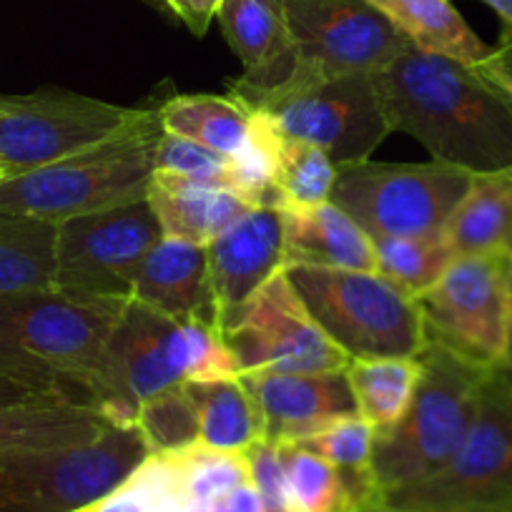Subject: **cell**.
I'll return each instance as SVG.
<instances>
[{"label":"cell","mask_w":512,"mask_h":512,"mask_svg":"<svg viewBox=\"0 0 512 512\" xmlns=\"http://www.w3.org/2000/svg\"><path fill=\"white\" fill-rule=\"evenodd\" d=\"M229 96L267 118L279 134L322 149L334 166L367 161L392 134L372 73L292 76L272 91L231 86Z\"/></svg>","instance_id":"8992f818"},{"label":"cell","mask_w":512,"mask_h":512,"mask_svg":"<svg viewBox=\"0 0 512 512\" xmlns=\"http://www.w3.org/2000/svg\"><path fill=\"white\" fill-rule=\"evenodd\" d=\"M149 457L136 425L91 442L0 455V512H76L108 495Z\"/></svg>","instance_id":"ba28073f"},{"label":"cell","mask_w":512,"mask_h":512,"mask_svg":"<svg viewBox=\"0 0 512 512\" xmlns=\"http://www.w3.org/2000/svg\"><path fill=\"white\" fill-rule=\"evenodd\" d=\"M164 236L149 196L56 224V282L73 299H126L146 254Z\"/></svg>","instance_id":"7c38bea8"},{"label":"cell","mask_w":512,"mask_h":512,"mask_svg":"<svg viewBox=\"0 0 512 512\" xmlns=\"http://www.w3.org/2000/svg\"><path fill=\"white\" fill-rule=\"evenodd\" d=\"M56 224L0 211V299L53 292Z\"/></svg>","instance_id":"4316f807"},{"label":"cell","mask_w":512,"mask_h":512,"mask_svg":"<svg viewBox=\"0 0 512 512\" xmlns=\"http://www.w3.org/2000/svg\"><path fill=\"white\" fill-rule=\"evenodd\" d=\"M487 8H492L500 18V43L497 46H512V0H480Z\"/></svg>","instance_id":"f35d334b"},{"label":"cell","mask_w":512,"mask_h":512,"mask_svg":"<svg viewBox=\"0 0 512 512\" xmlns=\"http://www.w3.org/2000/svg\"><path fill=\"white\" fill-rule=\"evenodd\" d=\"M164 3L194 36H206L224 0H164Z\"/></svg>","instance_id":"74e56055"},{"label":"cell","mask_w":512,"mask_h":512,"mask_svg":"<svg viewBox=\"0 0 512 512\" xmlns=\"http://www.w3.org/2000/svg\"><path fill=\"white\" fill-rule=\"evenodd\" d=\"M76 512H189L169 455H149L118 487Z\"/></svg>","instance_id":"4dcf8cb0"},{"label":"cell","mask_w":512,"mask_h":512,"mask_svg":"<svg viewBox=\"0 0 512 512\" xmlns=\"http://www.w3.org/2000/svg\"><path fill=\"white\" fill-rule=\"evenodd\" d=\"M292 512H352L339 472L302 445H279Z\"/></svg>","instance_id":"1f68e13d"},{"label":"cell","mask_w":512,"mask_h":512,"mask_svg":"<svg viewBox=\"0 0 512 512\" xmlns=\"http://www.w3.org/2000/svg\"><path fill=\"white\" fill-rule=\"evenodd\" d=\"M264 417V440L292 445L342 417L357 415L347 372L241 377Z\"/></svg>","instance_id":"e0dca14e"},{"label":"cell","mask_w":512,"mask_h":512,"mask_svg":"<svg viewBox=\"0 0 512 512\" xmlns=\"http://www.w3.org/2000/svg\"><path fill=\"white\" fill-rule=\"evenodd\" d=\"M219 324L284 272L282 211L254 206L206 244Z\"/></svg>","instance_id":"2e32d148"},{"label":"cell","mask_w":512,"mask_h":512,"mask_svg":"<svg viewBox=\"0 0 512 512\" xmlns=\"http://www.w3.org/2000/svg\"><path fill=\"white\" fill-rule=\"evenodd\" d=\"M149 201L164 236L209 244L229 224L254 206L226 186L201 184L181 176L159 174L149 184Z\"/></svg>","instance_id":"44dd1931"},{"label":"cell","mask_w":512,"mask_h":512,"mask_svg":"<svg viewBox=\"0 0 512 512\" xmlns=\"http://www.w3.org/2000/svg\"><path fill=\"white\" fill-rule=\"evenodd\" d=\"M502 382L507 384L512 390V314H510V329H507V344H505V354H502V362L500 367L492 369Z\"/></svg>","instance_id":"60d3db41"},{"label":"cell","mask_w":512,"mask_h":512,"mask_svg":"<svg viewBox=\"0 0 512 512\" xmlns=\"http://www.w3.org/2000/svg\"><path fill=\"white\" fill-rule=\"evenodd\" d=\"M470 171L440 164L337 166L332 196L372 239L382 236H442L447 219L467 194Z\"/></svg>","instance_id":"9c48e42d"},{"label":"cell","mask_w":512,"mask_h":512,"mask_svg":"<svg viewBox=\"0 0 512 512\" xmlns=\"http://www.w3.org/2000/svg\"><path fill=\"white\" fill-rule=\"evenodd\" d=\"M199 415V442L216 452H246L264 440V417L239 374L184 382Z\"/></svg>","instance_id":"cb8c5ba5"},{"label":"cell","mask_w":512,"mask_h":512,"mask_svg":"<svg viewBox=\"0 0 512 512\" xmlns=\"http://www.w3.org/2000/svg\"><path fill=\"white\" fill-rule=\"evenodd\" d=\"M134 425L144 437L149 455H169L199 442V415L184 384L141 402Z\"/></svg>","instance_id":"d6a6232c"},{"label":"cell","mask_w":512,"mask_h":512,"mask_svg":"<svg viewBox=\"0 0 512 512\" xmlns=\"http://www.w3.org/2000/svg\"><path fill=\"white\" fill-rule=\"evenodd\" d=\"M284 267H327L377 272L374 241L337 204L282 211Z\"/></svg>","instance_id":"ffe728a7"},{"label":"cell","mask_w":512,"mask_h":512,"mask_svg":"<svg viewBox=\"0 0 512 512\" xmlns=\"http://www.w3.org/2000/svg\"><path fill=\"white\" fill-rule=\"evenodd\" d=\"M108 425L101 412L78 402H8L0 405V455L83 445Z\"/></svg>","instance_id":"7402d4cb"},{"label":"cell","mask_w":512,"mask_h":512,"mask_svg":"<svg viewBox=\"0 0 512 512\" xmlns=\"http://www.w3.org/2000/svg\"><path fill=\"white\" fill-rule=\"evenodd\" d=\"M131 299L174 319H199L219 327L204 244L161 236L141 264Z\"/></svg>","instance_id":"d6986e66"},{"label":"cell","mask_w":512,"mask_h":512,"mask_svg":"<svg viewBox=\"0 0 512 512\" xmlns=\"http://www.w3.org/2000/svg\"><path fill=\"white\" fill-rule=\"evenodd\" d=\"M372 241L379 277L412 299L422 297L455 259L445 236H382Z\"/></svg>","instance_id":"f546056e"},{"label":"cell","mask_w":512,"mask_h":512,"mask_svg":"<svg viewBox=\"0 0 512 512\" xmlns=\"http://www.w3.org/2000/svg\"><path fill=\"white\" fill-rule=\"evenodd\" d=\"M126 302L73 299L56 289L3 297L0 374L48 400L98 410L108 337Z\"/></svg>","instance_id":"7a4b0ae2"},{"label":"cell","mask_w":512,"mask_h":512,"mask_svg":"<svg viewBox=\"0 0 512 512\" xmlns=\"http://www.w3.org/2000/svg\"><path fill=\"white\" fill-rule=\"evenodd\" d=\"M334 179L337 166L322 149L279 134L272 174V209L327 204Z\"/></svg>","instance_id":"f1b7e54d"},{"label":"cell","mask_w":512,"mask_h":512,"mask_svg":"<svg viewBox=\"0 0 512 512\" xmlns=\"http://www.w3.org/2000/svg\"><path fill=\"white\" fill-rule=\"evenodd\" d=\"M384 502L400 512L512 507V390L487 374L475 422L442 470L387 492Z\"/></svg>","instance_id":"8fae6325"},{"label":"cell","mask_w":512,"mask_h":512,"mask_svg":"<svg viewBox=\"0 0 512 512\" xmlns=\"http://www.w3.org/2000/svg\"><path fill=\"white\" fill-rule=\"evenodd\" d=\"M249 475L256 492L262 497L264 512H292L289 510L287 472H284L282 452L274 442L262 440L246 450Z\"/></svg>","instance_id":"e575fe53"},{"label":"cell","mask_w":512,"mask_h":512,"mask_svg":"<svg viewBox=\"0 0 512 512\" xmlns=\"http://www.w3.org/2000/svg\"><path fill=\"white\" fill-rule=\"evenodd\" d=\"M420 357H369L347 364L357 415L374 432L395 427L410 407L420 379Z\"/></svg>","instance_id":"83f0119b"},{"label":"cell","mask_w":512,"mask_h":512,"mask_svg":"<svg viewBox=\"0 0 512 512\" xmlns=\"http://www.w3.org/2000/svg\"><path fill=\"white\" fill-rule=\"evenodd\" d=\"M302 78L377 73L410 38L367 0H282Z\"/></svg>","instance_id":"9a60e30c"},{"label":"cell","mask_w":512,"mask_h":512,"mask_svg":"<svg viewBox=\"0 0 512 512\" xmlns=\"http://www.w3.org/2000/svg\"><path fill=\"white\" fill-rule=\"evenodd\" d=\"M139 108L71 91L0 93V161L11 176L88 149L134 121Z\"/></svg>","instance_id":"5bb4252c"},{"label":"cell","mask_w":512,"mask_h":512,"mask_svg":"<svg viewBox=\"0 0 512 512\" xmlns=\"http://www.w3.org/2000/svg\"><path fill=\"white\" fill-rule=\"evenodd\" d=\"M307 312L347 359L417 357L425 349L420 307L377 272L284 267Z\"/></svg>","instance_id":"52a82bcc"},{"label":"cell","mask_w":512,"mask_h":512,"mask_svg":"<svg viewBox=\"0 0 512 512\" xmlns=\"http://www.w3.org/2000/svg\"><path fill=\"white\" fill-rule=\"evenodd\" d=\"M6 179H11V171H8L6 164L0 161V184H3V181H6Z\"/></svg>","instance_id":"ee69618b"},{"label":"cell","mask_w":512,"mask_h":512,"mask_svg":"<svg viewBox=\"0 0 512 512\" xmlns=\"http://www.w3.org/2000/svg\"><path fill=\"white\" fill-rule=\"evenodd\" d=\"M166 134L184 136L221 156H236L254 136L256 116L234 96H174L159 106Z\"/></svg>","instance_id":"d4e9b609"},{"label":"cell","mask_w":512,"mask_h":512,"mask_svg":"<svg viewBox=\"0 0 512 512\" xmlns=\"http://www.w3.org/2000/svg\"><path fill=\"white\" fill-rule=\"evenodd\" d=\"M239 377L344 372L347 354L322 332L279 272L219 324Z\"/></svg>","instance_id":"4fadbf2b"},{"label":"cell","mask_w":512,"mask_h":512,"mask_svg":"<svg viewBox=\"0 0 512 512\" xmlns=\"http://www.w3.org/2000/svg\"><path fill=\"white\" fill-rule=\"evenodd\" d=\"M392 134L470 174L512 166V113L475 66L410 46L372 73Z\"/></svg>","instance_id":"6da1fadb"},{"label":"cell","mask_w":512,"mask_h":512,"mask_svg":"<svg viewBox=\"0 0 512 512\" xmlns=\"http://www.w3.org/2000/svg\"><path fill=\"white\" fill-rule=\"evenodd\" d=\"M156 171L229 189V156H221L196 141L166 131L161 134L159 151H156Z\"/></svg>","instance_id":"836d02e7"},{"label":"cell","mask_w":512,"mask_h":512,"mask_svg":"<svg viewBox=\"0 0 512 512\" xmlns=\"http://www.w3.org/2000/svg\"><path fill=\"white\" fill-rule=\"evenodd\" d=\"M415 302L427 342L492 372L500 367L510 329L512 256H455Z\"/></svg>","instance_id":"30bf717a"},{"label":"cell","mask_w":512,"mask_h":512,"mask_svg":"<svg viewBox=\"0 0 512 512\" xmlns=\"http://www.w3.org/2000/svg\"><path fill=\"white\" fill-rule=\"evenodd\" d=\"M410 407L395 427L374 432V475L382 492L435 475L460 450L475 422L487 369L427 342Z\"/></svg>","instance_id":"5b68a950"},{"label":"cell","mask_w":512,"mask_h":512,"mask_svg":"<svg viewBox=\"0 0 512 512\" xmlns=\"http://www.w3.org/2000/svg\"><path fill=\"white\" fill-rule=\"evenodd\" d=\"M442 236L455 256H512V166L472 176Z\"/></svg>","instance_id":"603a6c76"},{"label":"cell","mask_w":512,"mask_h":512,"mask_svg":"<svg viewBox=\"0 0 512 512\" xmlns=\"http://www.w3.org/2000/svg\"><path fill=\"white\" fill-rule=\"evenodd\" d=\"M31 400H48V397L36 395V392H31L28 387H23V384L13 382V379L0 374V405H8V402H31Z\"/></svg>","instance_id":"ab89813d"},{"label":"cell","mask_w":512,"mask_h":512,"mask_svg":"<svg viewBox=\"0 0 512 512\" xmlns=\"http://www.w3.org/2000/svg\"><path fill=\"white\" fill-rule=\"evenodd\" d=\"M236 362L219 327L174 319L128 299L108 337L98 412L111 425L131 427L141 402L194 379L234 377Z\"/></svg>","instance_id":"3957f363"},{"label":"cell","mask_w":512,"mask_h":512,"mask_svg":"<svg viewBox=\"0 0 512 512\" xmlns=\"http://www.w3.org/2000/svg\"><path fill=\"white\" fill-rule=\"evenodd\" d=\"M161 134L159 108H139L134 121L108 139L3 181L0 211L61 224L144 199L154 179Z\"/></svg>","instance_id":"277c9868"},{"label":"cell","mask_w":512,"mask_h":512,"mask_svg":"<svg viewBox=\"0 0 512 512\" xmlns=\"http://www.w3.org/2000/svg\"><path fill=\"white\" fill-rule=\"evenodd\" d=\"M412 46L477 66L492 48L477 38L450 0H367Z\"/></svg>","instance_id":"484cf974"},{"label":"cell","mask_w":512,"mask_h":512,"mask_svg":"<svg viewBox=\"0 0 512 512\" xmlns=\"http://www.w3.org/2000/svg\"><path fill=\"white\" fill-rule=\"evenodd\" d=\"M189 512H264V507L254 482L249 480L209 500L189 502Z\"/></svg>","instance_id":"d590c367"},{"label":"cell","mask_w":512,"mask_h":512,"mask_svg":"<svg viewBox=\"0 0 512 512\" xmlns=\"http://www.w3.org/2000/svg\"><path fill=\"white\" fill-rule=\"evenodd\" d=\"M359 512H400V510L390 507L387 502H377V505H369V507H364V510H359Z\"/></svg>","instance_id":"7bdbcfd3"},{"label":"cell","mask_w":512,"mask_h":512,"mask_svg":"<svg viewBox=\"0 0 512 512\" xmlns=\"http://www.w3.org/2000/svg\"><path fill=\"white\" fill-rule=\"evenodd\" d=\"M475 71L495 88L497 96L505 101L512 113V46L492 48L490 56L477 63Z\"/></svg>","instance_id":"8d00e7d4"},{"label":"cell","mask_w":512,"mask_h":512,"mask_svg":"<svg viewBox=\"0 0 512 512\" xmlns=\"http://www.w3.org/2000/svg\"><path fill=\"white\" fill-rule=\"evenodd\" d=\"M435 512H512V507H472V510H435Z\"/></svg>","instance_id":"b9f144b4"},{"label":"cell","mask_w":512,"mask_h":512,"mask_svg":"<svg viewBox=\"0 0 512 512\" xmlns=\"http://www.w3.org/2000/svg\"><path fill=\"white\" fill-rule=\"evenodd\" d=\"M216 21L244 68V76L231 86L272 91L294 76L297 53L282 0H224Z\"/></svg>","instance_id":"ac0fdd59"}]
</instances>
